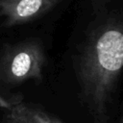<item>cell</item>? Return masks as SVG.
<instances>
[{
	"label": "cell",
	"instance_id": "1",
	"mask_svg": "<svg viewBox=\"0 0 123 123\" xmlns=\"http://www.w3.org/2000/svg\"><path fill=\"white\" fill-rule=\"evenodd\" d=\"M123 68V22L111 19L88 37L79 62L82 95L96 123H105L107 107Z\"/></svg>",
	"mask_w": 123,
	"mask_h": 123
},
{
	"label": "cell",
	"instance_id": "6",
	"mask_svg": "<svg viewBox=\"0 0 123 123\" xmlns=\"http://www.w3.org/2000/svg\"><path fill=\"white\" fill-rule=\"evenodd\" d=\"M0 123H1V122H0Z\"/></svg>",
	"mask_w": 123,
	"mask_h": 123
},
{
	"label": "cell",
	"instance_id": "4",
	"mask_svg": "<svg viewBox=\"0 0 123 123\" xmlns=\"http://www.w3.org/2000/svg\"><path fill=\"white\" fill-rule=\"evenodd\" d=\"M51 121H52V123H62V121H60L57 118H51Z\"/></svg>",
	"mask_w": 123,
	"mask_h": 123
},
{
	"label": "cell",
	"instance_id": "5",
	"mask_svg": "<svg viewBox=\"0 0 123 123\" xmlns=\"http://www.w3.org/2000/svg\"><path fill=\"white\" fill-rule=\"evenodd\" d=\"M120 123H123V115H122V117H121V122Z\"/></svg>",
	"mask_w": 123,
	"mask_h": 123
},
{
	"label": "cell",
	"instance_id": "2",
	"mask_svg": "<svg viewBox=\"0 0 123 123\" xmlns=\"http://www.w3.org/2000/svg\"><path fill=\"white\" fill-rule=\"evenodd\" d=\"M45 57L42 47L28 41L10 48L0 62V79L7 84H20L27 80H39Z\"/></svg>",
	"mask_w": 123,
	"mask_h": 123
},
{
	"label": "cell",
	"instance_id": "3",
	"mask_svg": "<svg viewBox=\"0 0 123 123\" xmlns=\"http://www.w3.org/2000/svg\"><path fill=\"white\" fill-rule=\"evenodd\" d=\"M61 0H0V17L8 27L28 23L49 12Z\"/></svg>",
	"mask_w": 123,
	"mask_h": 123
}]
</instances>
